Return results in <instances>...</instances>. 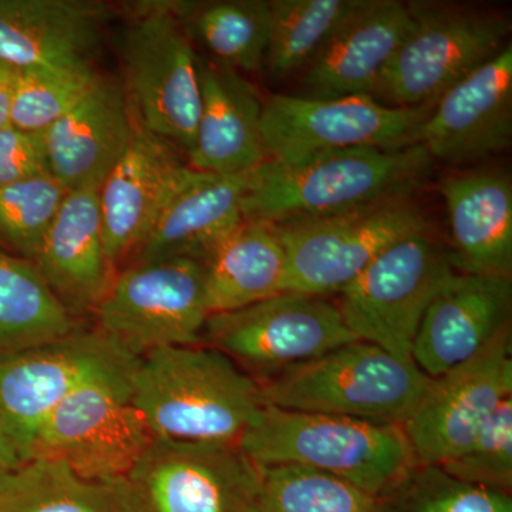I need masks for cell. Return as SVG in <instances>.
<instances>
[{
    "mask_svg": "<svg viewBox=\"0 0 512 512\" xmlns=\"http://www.w3.org/2000/svg\"><path fill=\"white\" fill-rule=\"evenodd\" d=\"M103 79L94 66L18 69L10 126L46 133Z\"/></svg>",
    "mask_w": 512,
    "mask_h": 512,
    "instance_id": "32",
    "label": "cell"
},
{
    "mask_svg": "<svg viewBox=\"0 0 512 512\" xmlns=\"http://www.w3.org/2000/svg\"><path fill=\"white\" fill-rule=\"evenodd\" d=\"M238 444L259 467L311 468L373 498L416 463L399 424L293 412L268 404Z\"/></svg>",
    "mask_w": 512,
    "mask_h": 512,
    "instance_id": "3",
    "label": "cell"
},
{
    "mask_svg": "<svg viewBox=\"0 0 512 512\" xmlns=\"http://www.w3.org/2000/svg\"><path fill=\"white\" fill-rule=\"evenodd\" d=\"M97 326L127 355L202 345L210 309L204 261L168 258L128 265L94 308Z\"/></svg>",
    "mask_w": 512,
    "mask_h": 512,
    "instance_id": "7",
    "label": "cell"
},
{
    "mask_svg": "<svg viewBox=\"0 0 512 512\" xmlns=\"http://www.w3.org/2000/svg\"><path fill=\"white\" fill-rule=\"evenodd\" d=\"M28 460L25 448L0 421V476Z\"/></svg>",
    "mask_w": 512,
    "mask_h": 512,
    "instance_id": "37",
    "label": "cell"
},
{
    "mask_svg": "<svg viewBox=\"0 0 512 512\" xmlns=\"http://www.w3.org/2000/svg\"><path fill=\"white\" fill-rule=\"evenodd\" d=\"M201 111L188 165L202 173L239 175L268 160L262 100L235 70L198 59Z\"/></svg>",
    "mask_w": 512,
    "mask_h": 512,
    "instance_id": "24",
    "label": "cell"
},
{
    "mask_svg": "<svg viewBox=\"0 0 512 512\" xmlns=\"http://www.w3.org/2000/svg\"><path fill=\"white\" fill-rule=\"evenodd\" d=\"M454 272L448 252L421 232L377 256L339 292L336 306L353 338L412 360L424 313Z\"/></svg>",
    "mask_w": 512,
    "mask_h": 512,
    "instance_id": "8",
    "label": "cell"
},
{
    "mask_svg": "<svg viewBox=\"0 0 512 512\" xmlns=\"http://www.w3.org/2000/svg\"><path fill=\"white\" fill-rule=\"evenodd\" d=\"M427 382L413 360L360 340L258 379L268 406L399 426Z\"/></svg>",
    "mask_w": 512,
    "mask_h": 512,
    "instance_id": "4",
    "label": "cell"
},
{
    "mask_svg": "<svg viewBox=\"0 0 512 512\" xmlns=\"http://www.w3.org/2000/svg\"><path fill=\"white\" fill-rule=\"evenodd\" d=\"M286 255V292H340L397 242L430 231L407 200L380 202L313 220L271 225Z\"/></svg>",
    "mask_w": 512,
    "mask_h": 512,
    "instance_id": "9",
    "label": "cell"
},
{
    "mask_svg": "<svg viewBox=\"0 0 512 512\" xmlns=\"http://www.w3.org/2000/svg\"><path fill=\"white\" fill-rule=\"evenodd\" d=\"M110 18L97 0H0V60L15 69L93 66Z\"/></svg>",
    "mask_w": 512,
    "mask_h": 512,
    "instance_id": "20",
    "label": "cell"
},
{
    "mask_svg": "<svg viewBox=\"0 0 512 512\" xmlns=\"http://www.w3.org/2000/svg\"><path fill=\"white\" fill-rule=\"evenodd\" d=\"M259 512H377L372 495L311 468L261 467Z\"/></svg>",
    "mask_w": 512,
    "mask_h": 512,
    "instance_id": "33",
    "label": "cell"
},
{
    "mask_svg": "<svg viewBox=\"0 0 512 512\" xmlns=\"http://www.w3.org/2000/svg\"><path fill=\"white\" fill-rule=\"evenodd\" d=\"M50 173L45 133L0 128V187Z\"/></svg>",
    "mask_w": 512,
    "mask_h": 512,
    "instance_id": "36",
    "label": "cell"
},
{
    "mask_svg": "<svg viewBox=\"0 0 512 512\" xmlns=\"http://www.w3.org/2000/svg\"><path fill=\"white\" fill-rule=\"evenodd\" d=\"M177 12L188 35L200 40L215 63L238 73H254L264 67L269 0L177 2Z\"/></svg>",
    "mask_w": 512,
    "mask_h": 512,
    "instance_id": "29",
    "label": "cell"
},
{
    "mask_svg": "<svg viewBox=\"0 0 512 512\" xmlns=\"http://www.w3.org/2000/svg\"><path fill=\"white\" fill-rule=\"evenodd\" d=\"M413 29L409 3L365 0L302 72L305 97H375L387 66Z\"/></svg>",
    "mask_w": 512,
    "mask_h": 512,
    "instance_id": "18",
    "label": "cell"
},
{
    "mask_svg": "<svg viewBox=\"0 0 512 512\" xmlns=\"http://www.w3.org/2000/svg\"><path fill=\"white\" fill-rule=\"evenodd\" d=\"M137 119L123 82L99 84L45 133L50 174L67 191L97 188L119 163Z\"/></svg>",
    "mask_w": 512,
    "mask_h": 512,
    "instance_id": "21",
    "label": "cell"
},
{
    "mask_svg": "<svg viewBox=\"0 0 512 512\" xmlns=\"http://www.w3.org/2000/svg\"><path fill=\"white\" fill-rule=\"evenodd\" d=\"M409 8L412 32L373 97L394 107L437 103L508 45L511 20L497 10L443 2H410Z\"/></svg>",
    "mask_w": 512,
    "mask_h": 512,
    "instance_id": "6",
    "label": "cell"
},
{
    "mask_svg": "<svg viewBox=\"0 0 512 512\" xmlns=\"http://www.w3.org/2000/svg\"><path fill=\"white\" fill-rule=\"evenodd\" d=\"M512 397L511 326L443 375L429 377L403 431L419 464L458 456L498 407Z\"/></svg>",
    "mask_w": 512,
    "mask_h": 512,
    "instance_id": "14",
    "label": "cell"
},
{
    "mask_svg": "<svg viewBox=\"0 0 512 512\" xmlns=\"http://www.w3.org/2000/svg\"><path fill=\"white\" fill-rule=\"evenodd\" d=\"M130 386L131 402L156 439L239 443L265 406L258 380L205 345L147 353Z\"/></svg>",
    "mask_w": 512,
    "mask_h": 512,
    "instance_id": "2",
    "label": "cell"
},
{
    "mask_svg": "<svg viewBox=\"0 0 512 512\" xmlns=\"http://www.w3.org/2000/svg\"><path fill=\"white\" fill-rule=\"evenodd\" d=\"M249 173L217 175L188 165L131 264L168 258L204 261L244 221L242 201Z\"/></svg>",
    "mask_w": 512,
    "mask_h": 512,
    "instance_id": "22",
    "label": "cell"
},
{
    "mask_svg": "<svg viewBox=\"0 0 512 512\" xmlns=\"http://www.w3.org/2000/svg\"><path fill=\"white\" fill-rule=\"evenodd\" d=\"M511 276L454 272L424 313L412 360L427 377L466 362L510 325Z\"/></svg>",
    "mask_w": 512,
    "mask_h": 512,
    "instance_id": "17",
    "label": "cell"
},
{
    "mask_svg": "<svg viewBox=\"0 0 512 512\" xmlns=\"http://www.w3.org/2000/svg\"><path fill=\"white\" fill-rule=\"evenodd\" d=\"M355 340L336 303L299 292H282L238 311L215 313L202 335V345L254 370L259 379Z\"/></svg>",
    "mask_w": 512,
    "mask_h": 512,
    "instance_id": "13",
    "label": "cell"
},
{
    "mask_svg": "<svg viewBox=\"0 0 512 512\" xmlns=\"http://www.w3.org/2000/svg\"><path fill=\"white\" fill-rule=\"evenodd\" d=\"M0 512H144L128 478L86 480L62 461L29 457L0 476Z\"/></svg>",
    "mask_w": 512,
    "mask_h": 512,
    "instance_id": "27",
    "label": "cell"
},
{
    "mask_svg": "<svg viewBox=\"0 0 512 512\" xmlns=\"http://www.w3.org/2000/svg\"><path fill=\"white\" fill-rule=\"evenodd\" d=\"M204 268L211 315L238 311L286 292L285 251L264 222L242 221L212 249Z\"/></svg>",
    "mask_w": 512,
    "mask_h": 512,
    "instance_id": "26",
    "label": "cell"
},
{
    "mask_svg": "<svg viewBox=\"0 0 512 512\" xmlns=\"http://www.w3.org/2000/svg\"><path fill=\"white\" fill-rule=\"evenodd\" d=\"M131 375L72 394L36 431L29 457L55 458L86 480L130 477L156 440L131 402Z\"/></svg>",
    "mask_w": 512,
    "mask_h": 512,
    "instance_id": "11",
    "label": "cell"
},
{
    "mask_svg": "<svg viewBox=\"0 0 512 512\" xmlns=\"http://www.w3.org/2000/svg\"><path fill=\"white\" fill-rule=\"evenodd\" d=\"M198 59L177 2L138 3L121 42L123 86L140 126L185 156L200 120Z\"/></svg>",
    "mask_w": 512,
    "mask_h": 512,
    "instance_id": "5",
    "label": "cell"
},
{
    "mask_svg": "<svg viewBox=\"0 0 512 512\" xmlns=\"http://www.w3.org/2000/svg\"><path fill=\"white\" fill-rule=\"evenodd\" d=\"M187 168L171 144L137 121L130 146L100 188L104 247L114 271L146 238Z\"/></svg>",
    "mask_w": 512,
    "mask_h": 512,
    "instance_id": "19",
    "label": "cell"
},
{
    "mask_svg": "<svg viewBox=\"0 0 512 512\" xmlns=\"http://www.w3.org/2000/svg\"><path fill=\"white\" fill-rule=\"evenodd\" d=\"M137 362L97 328L0 357V421L29 458L36 431L60 404L84 386L131 375Z\"/></svg>",
    "mask_w": 512,
    "mask_h": 512,
    "instance_id": "12",
    "label": "cell"
},
{
    "mask_svg": "<svg viewBox=\"0 0 512 512\" xmlns=\"http://www.w3.org/2000/svg\"><path fill=\"white\" fill-rule=\"evenodd\" d=\"M375 501L377 512H512L507 493L458 480L434 464L414 463Z\"/></svg>",
    "mask_w": 512,
    "mask_h": 512,
    "instance_id": "31",
    "label": "cell"
},
{
    "mask_svg": "<svg viewBox=\"0 0 512 512\" xmlns=\"http://www.w3.org/2000/svg\"><path fill=\"white\" fill-rule=\"evenodd\" d=\"M423 146L360 147L295 161L266 160L249 171L244 220L276 225L313 220L380 202L407 200L429 177Z\"/></svg>",
    "mask_w": 512,
    "mask_h": 512,
    "instance_id": "1",
    "label": "cell"
},
{
    "mask_svg": "<svg viewBox=\"0 0 512 512\" xmlns=\"http://www.w3.org/2000/svg\"><path fill=\"white\" fill-rule=\"evenodd\" d=\"M512 46L468 74L437 100L417 144L446 164L477 163L510 146Z\"/></svg>",
    "mask_w": 512,
    "mask_h": 512,
    "instance_id": "16",
    "label": "cell"
},
{
    "mask_svg": "<svg viewBox=\"0 0 512 512\" xmlns=\"http://www.w3.org/2000/svg\"><path fill=\"white\" fill-rule=\"evenodd\" d=\"M67 192L50 173L0 187V247L32 262Z\"/></svg>",
    "mask_w": 512,
    "mask_h": 512,
    "instance_id": "34",
    "label": "cell"
},
{
    "mask_svg": "<svg viewBox=\"0 0 512 512\" xmlns=\"http://www.w3.org/2000/svg\"><path fill=\"white\" fill-rule=\"evenodd\" d=\"M466 483L507 493L512 487V397L498 407L473 441L440 466Z\"/></svg>",
    "mask_w": 512,
    "mask_h": 512,
    "instance_id": "35",
    "label": "cell"
},
{
    "mask_svg": "<svg viewBox=\"0 0 512 512\" xmlns=\"http://www.w3.org/2000/svg\"><path fill=\"white\" fill-rule=\"evenodd\" d=\"M32 262L73 316L94 311L117 274L104 247L100 190L67 192Z\"/></svg>",
    "mask_w": 512,
    "mask_h": 512,
    "instance_id": "23",
    "label": "cell"
},
{
    "mask_svg": "<svg viewBox=\"0 0 512 512\" xmlns=\"http://www.w3.org/2000/svg\"><path fill=\"white\" fill-rule=\"evenodd\" d=\"M79 328L33 262L0 249V357Z\"/></svg>",
    "mask_w": 512,
    "mask_h": 512,
    "instance_id": "28",
    "label": "cell"
},
{
    "mask_svg": "<svg viewBox=\"0 0 512 512\" xmlns=\"http://www.w3.org/2000/svg\"><path fill=\"white\" fill-rule=\"evenodd\" d=\"M16 76H18V69L0 60V128L10 126Z\"/></svg>",
    "mask_w": 512,
    "mask_h": 512,
    "instance_id": "38",
    "label": "cell"
},
{
    "mask_svg": "<svg viewBox=\"0 0 512 512\" xmlns=\"http://www.w3.org/2000/svg\"><path fill=\"white\" fill-rule=\"evenodd\" d=\"M450 225L454 271L511 276L512 184L501 171H468L440 187Z\"/></svg>",
    "mask_w": 512,
    "mask_h": 512,
    "instance_id": "25",
    "label": "cell"
},
{
    "mask_svg": "<svg viewBox=\"0 0 512 512\" xmlns=\"http://www.w3.org/2000/svg\"><path fill=\"white\" fill-rule=\"evenodd\" d=\"M434 106H384L370 96L315 99L274 94L262 101V141L269 160L279 163L348 148L414 146Z\"/></svg>",
    "mask_w": 512,
    "mask_h": 512,
    "instance_id": "10",
    "label": "cell"
},
{
    "mask_svg": "<svg viewBox=\"0 0 512 512\" xmlns=\"http://www.w3.org/2000/svg\"><path fill=\"white\" fill-rule=\"evenodd\" d=\"M365 0H269L264 67L275 80L302 73Z\"/></svg>",
    "mask_w": 512,
    "mask_h": 512,
    "instance_id": "30",
    "label": "cell"
},
{
    "mask_svg": "<svg viewBox=\"0 0 512 512\" xmlns=\"http://www.w3.org/2000/svg\"><path fill=\"white\" fill-rule=\"evenodd\" d=\"M128 480L144 512H259L262 468L238 443L156 439Z\"/></svg>",
    "mask_w": 512,
    "mask_h": 512,
    "instance_id": "15",
    "label": "cell"
}]
</instances>
